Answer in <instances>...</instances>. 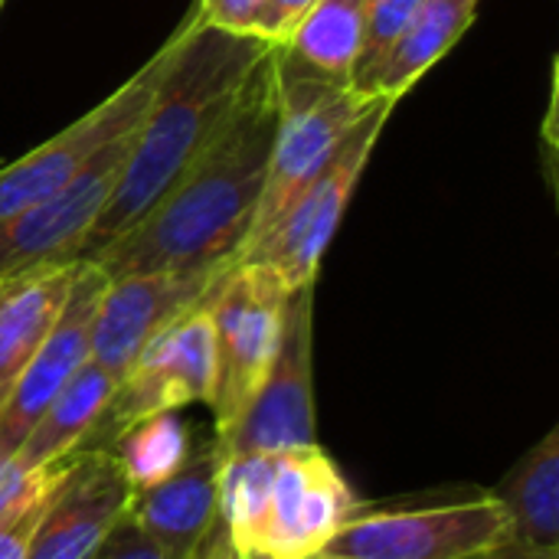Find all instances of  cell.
Here are the masks:
<instances>
[{
    "instance_id": "cell-1",
    "label": "cell",
    "mask_w": 559,
    "mask_h": 559,
    "mask_svg": "<svg viewBox=\"0 0 559 559\" xmlns=\"http://www.w3.org/2000/svg\"><path fill=\"white\" fill-rule=\"evenodd\" d=\"M278 43L252 72L239 108L183 177L118 239L85 262L105 278L239 265L278 134Z\"/></svg>"
},
{
    "instance_id": "cell-2",
    "label": "cell",
    "mask_w": 559,
    "mask_h": 559,
    "mask_svg": "<svg viewBox=\"0 0 559 559\" xmlns=\"http://www.w3.org/2000/svg\"><path fill=\"white\" fill-rule=\"evenodd\" d=\"M272 46L255 33L219 29L200 20L197 10L180 23L157 92L134 128L121 180L98 213L79 262L131 229L216 141Z\"/></svg>"
},
{
    "instance_id": "cell-3",
    "label": "cell",
    "mask_w": 559,
    "mask_h": 559,
    "mask_svg": "<svg viewBox=\"0 0 559 559\" xmlns=\"http://www.w3.org/2000/svg\"><path fill=\"white\" fill-rule=\"evenodd\" d=\"M278 88H282L278 134L272 144L262 203L242 255L262 233H269L282 219V213L298 200V193L324 170V164L334 157V151L350 134V128L380 102L354 92L344 82H331L311 72L282 43H278Z\"/></svg>"
},
{
    "instance_id": "cell-4",
    "label": "cell",
    "mask_w": 559,
    "mask_h": 559,
    "mask_svg": "<svg viewBox=\"0 0 559 559\" xmlns=\"http://www.w3.org/2000/svg\"><path fill=\"white\" fill-rule=\"evenodd\" d=\"M292 288L262 262L233 265L213 288L206 311L213 324V439H226L262 386L278 344Z\"/></svg>"
},
{
    "instance_id": "cell-5",
    "label": "cell",
    "mask_w": 559,
    "mask_h": 559,
    "mask_svg": "<svg viewBox=\"0 0 559 559\" xmlns=\"http://www.w3.org/2000/svg\"><path fill=\"white\" fill-rule=\"evenodd\" d=\"M393 98H380L341 141L324 170L298 193V200L282 213V219L262 233L239 262H262L282 275L295 292L318 282L321 259L341 226L344 206L357 190V180L380 141L386 118L393 115Z\"/></svg>"
},
{
    "instance_id": "cell-6",
    "label": "cell",
    "mask_w": 559,
    "mask_h": 559,
    "mask_svg": "<svg viewBox=\"0 0 559 559\" xmlns=\"http://www.w3.org/2000/svg\"><path fill=\"white\" fill-rule=\"evenodd\" d=\"M213 373V324L206 305H200L164 328L141 350L134 367L115 383L102 416L79 449L108 452L134 423L147 416L174 413L190 403L210 406Z\"/></svg>"
},
{
    "instance_id": "cell-7",
    "label": "cell",
    "mask_w": 559,
    "mask_h": 559,
    "mask_svg": "<svg viewBox=\"0 0 559 559\" xmlns=\"http://www.w3.org/2000/svg\"><path fill=\"white\" fill-rule=\"evenodd\" d=\"M314 285L295 288L285 305L278 354L249 409L226 439L223 459L275 455L314 445Z\"/></svg>"
},
{
    "instance_id": "cell-8",
    "label": "cell",
    "mask_w": 559,
    "mask_h": 559,
    "mask_svg": "<svg viewBox=\"0 0 559 559\" xmlns=\"http://www.w3.org/2000/svg\"><path fill=\"white\" fill-rule=\"evenodd\" d=\"M170 49H174V36L121 88H115V95L98 102L92 111H85L79 121H72L66 131H59L36 151L7 164L0 170V219L62 190L82 167H88V160L102 147L138 128L167 69Z\"/></svg>"
},
{
    "instance_id": "cell-9",
    "label": "cell",
    "mask_w": 559,
    "mask_h": 559,
    "mask_svg": "<svg viewBox=\"0 0 559 559\" xmlns=\"http://www.w3.org/2000/svg\"><path fill=\"white\" fill-rule=\"evenodd\" d=\"M508 537L504 508L495 495H481L416 511H360L318 554L331 559H462Z\"/></svg>"
},
{
    "instance_id": "cell-10",
    "label": "cell",
    "mask_w": 559,
    "mask_h": 559,
    "mask_svg": "<svg viewBox=\"0 0 559 559\" xmlns=\"http://www.w3.org/2000/svg\"><path fill=\"white\" fill-rule=\"evenodd\" d=\"M134 128L102 147L62 190L0 219V278L39 265L79 262L82 246L128 164Z\"/></svg>"
},
{
    "instance_id": "cell-11",
    "label": "cell",
    "mask_w": 559,
    "mask_h": 559,
    "mask_svg": "<svg viewBox=\"0 0 559 559\" xmlns=\"http://www.w3.org/2000/svg\"><path fill=\"white\" fill-rule=\"evenodd\" d=\"M360 511L357 495L318 442L275 452L255 554L272 559L311 557Z\"/></svg>"
},
{
    "instance_id": "cell-12",
    "label": "cell",
    "mask_w": 559,
    "mask_h": 559,
    "mask_svg": "<svg viewBox=\"0 0 559 559\" xmlns=\"http://www.w3.org/2000/svg\"><path fill=\"white\" fill-rule=\"evenodd\" d=\"M229 269L141 272L124 278H108L92 324L88 360L98 364L118 383L164 328H170L177 318L210 301L213 288Z\"/></svg>"
},
{
    "instance_id": "cell-13",
    "label": "cell",
    "mask_w": 559,
    "mask_h": 559,
    "mask_svg": "<svg viewBox=\"0 0 559 559\" xmlns=\"http://www.w3.org/2000/svg\"><path fill=\"white\" fill-rule=\"evenodd\" d=\"M134 498L118 459L102 449L69 455V472L49 501L26 559H92Z\"/></svg>"
},
{
    "instance_id": "cell-14",
    "label": "cell",
    "mask_w": 559,
    "mask_h": 559,
    "mask_svg": "<svg viewBox=\"0 0 559 559\" xmlns=\"http://www.w3.org/2000/svg\"><path fill=\"white\" fill-rule=\"evenodd\" d=\"M105 285L108 278L98 265L79 262L59 321L52 324L49 337L43 341L36 357L26 364L16 386L10 390L7 403L0 406V442H7L10 449H20V442L26 439L33 423L43 416V409L88 360L92 324H95V311H98V298Z\"/></svg>"
},
{
    "instance_id": "cell-15",
    "label": "cell",
    "mask_w": 559,
    "mask_h": 559,
    "mask_svg": "<svg viewBox=\"0 0 559 559\" xmlns=\"http://www.w3.org/2000/svg\"><path fill=\"white\" fill-rule=\"evenodd\" d=\"M223 452L216 439L190 449L187 462L160 485L134 491L131 521L174 559H193L210 531L219 524V472Z\"/></svg>"
},
{
    "instance_id": "cell-16",
    "label": "cell",
    "mask_w": 559,
    "mask_h": 559,
    "mask_svg": "<svg viewBox=\"0 0 559 559\" xmlns=\"http://www.w3.org/2000/svg\"><path fill=\"white\" fill-rule=\"evenodd\" d=\"M75 269L62 262L0 278V406L59 321Z\"/></svg>"
},
{
    "instance_id": "cell-17",
    "label": "cell",
    "mask_w": 559,
    "mask_h": 559,
    "mask_svg": "<svg viewBox=\"0 0 559 559\" xmlns=\"http://www.w3.org/2000/svg\"><path fill=\"white\" fill-rule=\"evenodd\" d=\"M491 495L508 514L514 544L559 559V429H550Z\"/></svg>"
},
{
    "instance_id": "cell-18",
    "label": "cell",
    "mask_w": 559,
    "mask_h": 559,
    "mask_svg": "<svg viewBox=\"0 0 559 559\" xmlns=\"http://www.w3.org/2000/svg\"><path fill=\"white\" fill-rule=\"evenodd\" d=\"M111 390H115V377H108L98 364L85 360L75 370V377L56 393V400L43 409V416L33 423L26 439L20 442L16 449L20 468L36 472L79 452L88 429L102 416Z\"/></svg>"
},
{
    "instance_id": "cell-19",
    "label": "cell",
    "mask_w": 559,
    "mask_h": 559,
    "mask_svg": "<svg viewBox=\"0 0 559 559\" xmlns=\"http://www.w3.org/2000/svg\"><path fill=\"white\" fill-rule=\"evenodd\" d=\"M475 10L478 0H423L413 23L370 79L367 95L400 102L465 36Z\"/></svg>"
},
{
    "instance_id": "cell-20",
    "label": "cell",
    "mask_w": 559,
    "mask_h": 559,
    "mask_svg": "<svg viewBox=\"0 0 559 559\" xmlns=\"http://www.w3.org/2000/svg\"><path fill=\"white\" fill-rule=\"evenodd\" d=\"M367 0H318L282 43L311 72L350 85V69L364 36Z\"/></svg>"
},
{
    "instance_id": "cell-21",
    "label": "cell",
    "mask_w": 559,
    "mask_h": 559,
    "mask_svg": "<svg viewBox=\"0 0 559 559\" xmlns=\"http://www.w3.org/2000/svg\"><path fill=\"white\" fill-rule=\"evenodd\" d=\"M190 449L187 426L174 413H157L134 423L108 452L118 459L131 488L144 491L167 481L187 462Z\"/></svg>"
},
{
    "instance_id": "cell-22",
    "label": "cell",
    "mask_w": 559,
    "mask_h": 559,
    "mask_svg": "<svg viewBox=\"0 0 559 559\" xmlns=\"http://www.w3.org/2000/svg\"><path fill=\"white\" fill-rule=\"evenodd\" d=\"M66 472H69V459L36 468L26 478V485L0 508V559H26L36 524L43 521L49 501L56 498Z\"/></svg>"
},
{
    "instance_id": "cell-23",
    "label": "cell",
    "mask_w": 559,
    "mask_h": 559,
    "mask_svg": "<svg viewBox=\"0 0 559 559\" xmlns=\"http://www.w3.org/2000/svg\"><path fill=\"white\" fill-rule=\"evenodd\" d=\"M419 3L423 0H367L364 36H360V49H357L354 69H350V88L354 92L367 95L370 79L383 66V59L390 56V49L400 43V36L406 33V26L413 23Z\"/></svg>"
},
{
    "instance_id": "cell-24",
    "label": "cell",
    "mask_w": 559,
    "mask_h": 559,
    "mask_svg": "<svg viewBox=\"0 0 559 559\" xmlns=\"http://www.w3.org/2000/svg\"><path fill=\"white\" fill-rule=\"evenodd\" d=\"M92 559H174L167 557L134 521H131V514H124L118 524H115V531L108 534V540L102 544V550L95 554Z\"/></svg>"
},
{
    "instance_id": "cell-25",
    "label": "cell",
    "mask_w": 559,
    "mask_h": 559,
    "mask_svg": "<svg viewBox=\"0 0 559 559\" xmlns=\"http://www.w3.org/2000/svg\"><path fill=\"white\" fill-rule=\"evenodd\" d=\"M314 3L318 0H262L255 16V36L269 43H285Z\"/></svg>"
},
{
    "instance_id": "cell-26",
    "label": "cell",
    "mask_w": 559,
    "mask_h": 559,
    "mask_svg": "<svg viewBox=\"0 0 559 559\" xmlns=\"http://www.w3.org/2000/svg\"><path fill=\"white\" fill-rule=\"evenodd\" d=\"M262 0H200L197 13L200 20L233 29V33H255V16H259Z\"/></svg>"
},
{
    "instance_id": "cell-27",
    "label": "cell",
    "mask_w": 559,
    "mask_h": 559,
    "mask_svg": "<svg viewBox=\"0 0 559 559\" xmlns=\"http://www.w3.org/2000/svg\"><path fill=\"white\" fill-rule=\"evenodd\" d=\"M33 472H23L16 462V449H10L7 442H0V508L26 485Z\"/></svg>"
},
{
    "instance_id": "cell-28",
    "label": "cell",
    "mask_w": 559,
    "mask_h": 559,
    "mask_svg": "<svg viewBox=\"0 0 559 559\" xmlns=\"http://www.w3.org/2000/svg\"><path fill=\"white\" fill-rule=\"evenodd\" d=\"M462 559H554V557H540V554H534V550H527V547H521V544H514L511 537L508 540H501V544H495V547H488V550H478V554H468V557Z\"/></svg>"
},
{
    "instance_id": "cell-29",
    "label": "cell",
    "mask_w": 559,
    "mask_h": 559,
    "mask_svg": "<svg viewBox=\"0 0 559 559\" xmlns=\"http://www.w3.org/2000/svg\"><path fill=\"white\" fill-rule=\"evenodd\" d=\"M305 559H331V557H324V554H311V557H305Z\"/></svg>"
},
{
    "instance_id": "cell-30",
    "label": "cell",
    "mask_w": 559,
    "mask_h": 559,
    "mask_svg": "<svg viewBox=\"0 0 559 559\" xmlns=\"http://www.w3.org/2000/svg\"><path fill=\"white\" fill-rule=\"evenodd\" d=\"M0 10H3V0H0Z\"/></svg>"
}]
</instances>
